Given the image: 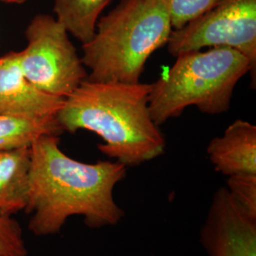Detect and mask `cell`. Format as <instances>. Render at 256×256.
<instances>
[{"label":"cell","mask_w":256,"mask_h":256,"mask_svg":"<svg viewBox=\"0 0 256 256\" xmlns=\"http://www.w3.org/2000/svg\"><path fill=\"white\" fill-rule=\"evenodd\" d=\"M207 154L216 171L227 178L256 176V126L236 120L210 140Z\"/></svg>","instance_id":"9"},{"label":"cell","mask_w":256,"mask_h":256,"mask_svg":"<svg viewBox=\"0 0 256 256\" xmlns=\"http://www.w3.org/2000/svg\"><path fill=\"white\" fill-rule=\"evenodd\" d=\"M226 187L238 205L256 218V176H230Z\"/></svg>","instance_id":"15"},{"label":"cell","mask_w":256,"mask_h":256,"mask_svg":"<svg viewBox=\"0 0 256 256\" xmlns=\"http://www.w3.org/2000/svg\"><path fill=\"white\" fill-rule=\"evenodd\" d=\"M149 84L93 82L86 79L56 114L64 132L88 130L101 138L104 155L138 166L164 153L165 138L152 119Z\"/></svg>","instance_id":"2"},{"label":"cell","mask_w":256,"mask_h":256,"mask_svg":"<svg viewBox=\"0 0 256 256\" xmlns=\"http://www.w3.org/2000/svg\"><path fill=\"white\" fill-rule=\"evenodd\" d=\"M64 98L40 90L28 80L20 66L19 52L0 58V115L20 119L56 116Z\"/></svg>","instance_id":"8"},{"label":"cell","mask_w":256,"mask_h":256,"mask_svg":"<svg viewBox=\"0 0 256 256\" xmlns=\"http://www.w3.org/2000/svg\"><path fill=\"white\" fill-rule=\"evenodd\" d=\"M30 164V147L0 152V216L26 210Z\"/></svg>","instance_id":"10"},{"label":"cell","mask_w":256,"mask_h":256,"mask_svg":"<svg viewBox=\"0 0 256 256\" xmlns=\"http://www.w3.org/2000/svg\"><path fill=\"white\" fill-rule=\"evenodd\" d=\"M174 66L152 84L149 108L158 126L178 118L189 106L218 115L229 111L238 82L256 75L246 56L230 48L191 50L176 56Z\"/></svg>","instance_id":"4"},{"label":"cell","mask_w":256,"mask_h":256,"mask_svg":"<svg viewBox=\"0 0 256 256\" xmlns=\"http://www.w3.org/2000/svg\"><path fill=\"white\" fill-rule=\"evenodd\" d=\"M60 138L43 136L30 146L28 230L36 236L60 234L68 218L82 216L90 229L116 226L124 218L114 190L126 176L118 162L84 164L66 155Z\"/></svg>","instance_id":"1"},{"label":"cell","mask_w":256,"mask_h":256,"mask_svg":"<svg viewBox=\"0 0 256 256\" xmlns=\"http://www.w3.org/2000/svg\"><path fill=\"white\" fill-rule=\"evenodd\" d=\"M28 46L19 52L22 72L37 88L66 99L88 76L82 58L57 19L38 14L26 30Z\"/></svg>","instance_id":"5"},{"label":"cell","mask_w":256,"mask_h":256,"mask_svg":"<svg viewBox=\"0 0 256 256\" xmlns=\"http://www.w3.org/2000/svg\"><path fill=\"white\" fill-rule=\"evenodd\" d=\"M174 30H180L206 12L218 0H162Z\"/></svg>","instance_id":"13"},{"label":"cell","mask_w":256,"mask_h":256,"mask_svg":"<svg viewBox=\"0 0 256 256\" xmlns=\"http://www.w3.org/2000/svg\"><path fill=\"white\" fill-rule=\"evenodd\" d=\"M0 256H28L23 230L12 216H0Z\"/></svg>","instance_id":"14"},{"label":"cell","mask_w":256,"mask_h":256,"mask_svg":"<svg viewBox=\"0 0 256 256\" xmlns=\"http://www.w3.org/2000/svg\"><path fill=\"white\" fill-rule=\"evenodd\" d=\"M174 30L162 0H120L99 19L82 45V61L93 82H140L151 55L167 45Z\"/></svg>","instance_id":"3"},{"label":"cell","mask_w":256,"mask_h":256,"mask_svg":"<svg viewBox=\"0 0 256 256\" xmlns=\"http://www.w3.org/2000/svg\"><path fill=\"white\" fill-rule=\"evenodd\" d=\"M112 0H54L57 21L84 44L92 41L102 10Z\"/></svg>","instance_id":"11"},{"label":"cell","mask_w":256,"mask_h":256,"mask_svg":"<svg viewBox=\"0 0 256 256\" xmlns=\"http://www.w3.org/2000/svg\"><path fill=\"white\" fill-rule=\"evenodd\" d=\"M200 241L208 256H256V218L242 209L226 186L214 194Z\"/></svg>","instance_id":"7"},{"label":"cell","mask_w":256,"mask_h":256,"mask_svg":"<svg viewBox=\"0 0 256 256\" xmlns=\"http://www.w3.org/2000/svg\"><path fill=\"white\" fill-rule=\"evenodd\" d=\"M166 46L174 57L206 48H230L247 57L256 75V0H218L200 16L174 30Z\"/></svg>","instance_id":"6"},{"label":"cell","mask_w":256,"mask_h":256,"mask_svg":"<svg viewBox=\"0 0 256 256\" xmlns=\"http://www.w3.org/2000/svg\"><path fill=\"white\" fill-rule=\"evenodd\" d=\"M27 0H0L2 3H7V4H23Z\"/></svg>","instance_id":"16"},{"label":"cell","mask_w":256,"mask_h":256,"mask_svg":"<svg viewBox=\"0 0 256 256\" xmlns=\"http://www.w3.org/2000/svg\"><path fill=\"white\" fill-rule=\"evenodd\" d=\"M63 133L56 116L20 119L0 115V152L30 147L39 138L60 137Z\"/></svg>","instance_id":"12"}]
</instances>
